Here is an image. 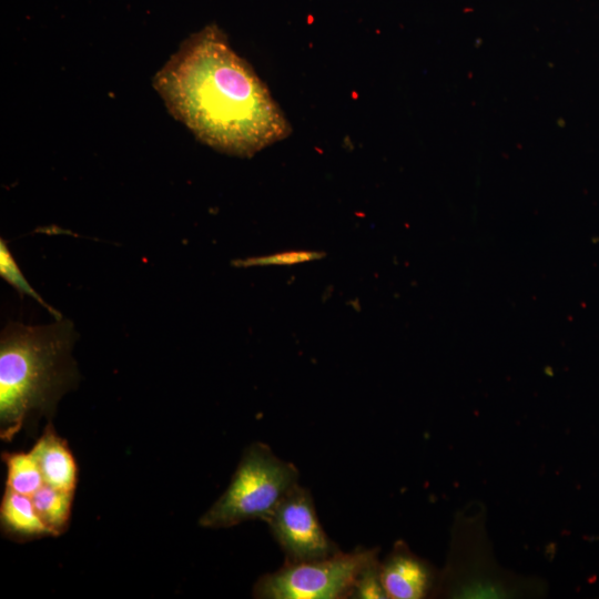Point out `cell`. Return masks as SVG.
Instances as JSON below:
<instances>
[{
    "mask_svg": "<svg viewBox=\"0 0 599 599\" xmlns=\"http://www.w3.org/2000/svg\"><path fill=\"white\" fill-rule=\"evenodd\" d=\"M154 88L175 119L224 153L251 156L291 132L265 84L215 23L183 41Z\"/></svg>",
    "mask_w": 599,
    "mask_h": 599,
    "instance_id": "obj_1",
    "label": "cell"
},
{
    "mask_svg": "<svg viewBox=\"0 0 599 599\" xmlns=\"http://www.w3.org/2000/svg\"><path fill=\"white\" fill-rule=\"evenodd\" d=\"M68 319L44 326L11 323L0 339V436L10 441L32 419L51 417L78 382Z\"/></svg>",
    "mask_w": 599,
    "mask_h": 599,
    "instance_id": "obj_2",
    "label": "cell"
},
{
    "mask_svg": "<svg viewBox=\"0 0 599 599\" xmlns=\"http://www.w3.org/2000/svg\"><path fill=\"white\" fill-rule=\"evenodd\" d=\"M296 466L277 457L265 443L243 453L225 491L200 518L205 528H230L247 520H266L298 484Z\"/></svg>",
    "mask_w": 599,
    "mask_h": 599,
    "instance_id": "obj_3",
    "label": "cell"
},
{
    "mask_svg": "<svg viewBox=\"0 0 599 599\" xmlns=\"http://www.w3.org/2000/svg\"><path fill=\"white\" fill-rule=\"evenodd\" d=\"M378 555L377 548L342 550L328 558L291 562L265 573L253 587L261 599H346L364 565Z\"/></svg>",
    "mask_w": 599,
    "mask_h": 599,
    "instance_id": "obj_4",
    "label": "cell"
},
{
    "mask_svg": "<svg viewBox=\"0 0 599 599\" xmlns=\"http://www.w3.org/2000/svg\"><path fill=\"white\" fill-rule=\"evenodd\" d=\"M265 522L286 561H313L341 551L323 529L311 491L298 484L280 501Z\"/></svg>",
    "mask_w": 599,
    "mask_h": 599,
    "instance_id": "obj_5",
    "label": "cell"
},
{
    "mask_svg": "<svg viewBox=\"0 0 599 599\" xmlns=\"http://www.w3.org/2000/svg\"><path fill=\"white\" fill-rule=\"evenodd\" d=\"M382 582L390 599H422L433 595L439 585L436 569L399 540L380 561Z\"/></svg>",
    "mask_w": 599,
    "mask_h": 599,
    "instance_id": "obj_6",
    "label": "cell"
},
{
    "mask_svg": "<svg viewBox=\"0 0 599 599\" xmlns=\"http://www.w3.org/2000/svg\"><path fill=\"white\" fill-rule=\"evenodd\" d=\"M30 453L45 484L74 493L78 478L77 464L67 441L55 433L51 423L47 425Z\"/></svg>",
    "mask_w": 599,
    "mask_h": 599,
    "instance_id": "obj_7",
    "label": "cell"
},
{
    "mask_svg": "<svg viewBox=\"0 0 599 599\" xmlns=\"http://www.w3.org/2000/svg\"><path fill=\"white\" fill-rule=\"evenodd\" d=\"M3 534L18 541L52 536L38 515L30 496L6 488L0 507Z\"/></svg>",
    "mask_w": 599,
    "mask_h": 599,
    "instance_id": "obj_8",
    "label": "cell"
},
{
    "mask_svg": "<svg viewBox=\"0 0 599 599\" xmlns=\"http://www.w3.org/2000/svg\"><path fill=\"white\" fill-rule=\"evenodd\" d=\"M73 496L72 491L60 490L45 483L30 496L38 515L52 536H59L65 531Z\"/></svg>",
    "mask_w": 599,
    "mask_h": 599,
    "instance_id": "obj_9",
    "label": "cell"
},
{
    "mask_svg": "<svg viewBox=\"0 0 599 599\" xmlns=\"http://www.w3.org/2000/svg\"><path fill=\"white\" fill-rule=\"evenodd\" d=\"M2 458L7 466L6 488L31 496L43 484L40 468L29 453H6Z\"/></svg>",
    "mask_w": 599,
    "mask_h": 599,
    "instance_id": "obj_10",
    "label": "cell"
},
{
    "mask_svg": "<svg viewBox=\"0 0 599 599\" xmlns=\"http://www.w3.org/2000/svg\"><path fill=\"white\" fill-rule=\"evenodd\" d=\"M353 599H383L387 598L382 576L378 555L369 559L358 572L351 597Z\"/></svg>",
    "mask_w": 599,
    "mask_h": 599,
    "instance_id": "obj_11",
    "label": "cell"
},
{
    "mask_svg": "<svg viewBox=\"0 0 599 599\" xmlns=\"http://www.w3.org/2000/svg\"><path fill=\"white\" fill-rule=\"evenodd\" d=\"M0 275L14 288H17L21 294L31 296L37 302L42 304L57 318L62 317L59 312H57L51 306L45 304L42 301L41 296L38 295L37 292L30 286V284L28 283V281L26 280V277L19 270L3 238L0 240Z\"/></svg>",
    "mask_w": 599,
    "mask_h": 599,
    "instance_id": "obj_12",
    "label": "cell"
},
{
    "mask_svg": "<svg viewBox=\"0 0 599 599\" xmlns=\"http://www.w3.org/2000/svg\"><path fill=\"white\" fill-rule=\"evenodd\" d=\"M323 252L315 251H288L275 253L266 256L250 257L246 260H237L233 263L235 266H268V265H294L305 262H311L324 257Z\"/></svg>",
    "mask_w": 599,
    "mask_h": 599,
    "instance_id": "obj_13",
    "label": "cell"
}]
</instances>
